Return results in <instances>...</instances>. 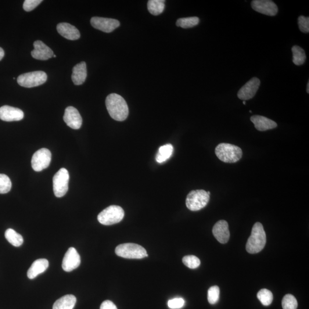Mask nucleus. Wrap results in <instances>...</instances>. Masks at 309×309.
<instances>
[{"mask_svg":"<svg viewBox=\"0 0 309 309\" xmlns=\"http://www.w3.org/2000/svg\"><path fill=\"white\" fill-rule=\"evenodd\" d=\"M199 23V19L197 17H190L186 18H181L177 20V27L182 28H190L195 27Z\"/></svg>","mask_w":309,"mask_h":309,"instance_id":"obj_27","label":"nucleus"},{"mask_svg":"<svg viewBox=\"0 0 309 309\" xmlns=\"http://www.w3.org/2000/svg\"><path fill=\"white\" fill-rule=\"evenodd\" d=\"M81 264L80 255L74 247L68 250L63 260L62 268L65 271L70 272L77 269Z\"/></svg>","mask_w":309,"mask_h":309,"instance_id":"obj_11","label":"nucleus"},{"mask_svg":"<svg viewBox=\"0 0 309 309\" xmlns=\"http://www.w3.org/2000/svg\"><path fill=\"white\" fill-rule=\"evenodd\" d=\"M5 236L6 240L14 246L19 247L23 245L24 239L22 235L12 229L7 230L5 233Z\"/></svg>","mask_w":309,"mask_h":309,"instance_id":"obj_24","label":"nucleus"},{"mask_svg":"<svg viewBox=\"0 0 309 309\" xmlns=\"http://www.w3.org/2000/svg\"><path fill=\"white\" fill-rule=\"evenodd\" d=\"M251 6L256 12L269 16H275L278 11L277 6L270 0H254Z\"/></svg>","mask_w":309,"mask_h":309,"instance_id":"obj_12","label":"nucleus"},{"mask_svg":"<svg viewBox=\"0 0 309 309\" xmlns=\"http://www.w3.org/2000/svg\"><path fill=\"white\" fill-rule=\"evenodd\" d=\"M116 253L118 257L127 259H142L149 256L145 248L132 243L121 244L117 246Z\"/></svg>","mask_w":309,"mask_h":309,"instance_id":"obj_4","label":"nucleus"},{"mask_svg":"<svg viewBox=\"0 0 309 309\" xmlns=\"http://www.w3.org/2000/svg\"><path fill=\"white\" fill-rule=\"evenodd\" d=\"M51 158V153L49 150L46 149L39 150L32 156V167L35 171L40 172L49 166Z\"/></svg>","mask_w":309,"mask_h":309,"instance_id":"obj_9","label":"nucleus"},{"mask_svg":"<svg viewBox=\"0 0 309 309\" xmlns=\"http://www.w3.org/2000/svg\"><path fill=\"white\" fill-rule=\"evenodd\" d=\"M173 151L174 147L171 144L160 147L156 156L157 162L159 163L164 162L171 157Z\"/></svg>","mask_w":309,"mask_h":309,"instance_id":"obj_23","label":"nucleus"},{"mask_svg":"<svg viewBox=\"0 0 309 309\" xmlns=\"http://www.w3.org/2000/svg\"><path fill=\"white\" fill-rule=\"evenodd\" d=\"M250 120L255 128L260 131H265L277 127V124L274 121L264 116H254L251 117Z\"/></svg>","mask_w":309,"mask_h":309,"instance_id":"obj_19","label":"nucleus"},{"mask_svg":"<svg viewBox=\"0 0 309 309\" xmlns=\"http://www.w3.org/2000/svg\"><path fill=\"white\" fill-rule=\"evenodd\" d=\"M87 65L84 62L77 64L73 70L72 80L75 85H80L84 83L87 78Z\"/></svg>","mask_w":309,"mask_h":309,"instance_id":"obj_20","label":"nucleus"},{"mask_svg":"<svg viewBox=\"0 0 309 309\" xmlns=\"http://www.w3.org/2000/svg\"><path fill=\"white\" fill-rule=\"evenodd\" d=\"M42 2V0H26L24 2L23 8L26 12H31Z\"/></svg>","mask_w":309,"mask_h":309,"instance_id":"obj_34","label":"nucleus"},{"mask_svg":"<svg viewBox=\"0 0 309 309\" xmlns=\"http://www.w3.org/2000/svg\"><path fill=\"white\" fill-rule=\"evenodd\" d=\"M298 26L300 30L303 33L309 32V17L301 16L298 18Z\"/></svg>","mask_w":309,"mask_h":309,"instance_id":"obj_33","label":"nucleus"},{"mask_svg":"<svg viewBox=\"0 0 309 309\" xmlns=\"http://www.w3.org/2000/svg\"><path fill=\"white\" fill-rule=\"evenodd\" d=\"M258 300L264 306L268 307L271 305L273 300V295L270 290L261 289L257 294Z\"/></svg>","mask_w":309,"mask_h":309,"instance_id":"obj_28","label":"nucleus"},{"mask_svg":"<svg viewBox=\"0 0 309 309\" xmlns=\"http://www.w3.org/2000/svg\"><path fill=\"white\" fill-rule=\"evenodd\" d=\"M12 188V182L8 176L0 174V193H6Z\"/></svg>","mask_w":309,"mask_h":309,"instance_id":"obj_29","label":"nucleus"},{"mask_svg":"<svg viewBox=\"0 0 309 309\" xmlns=\"http://www.w3.org/2000/svg\"><path fill=\"white\" fill-rule=\"evenodd\" d=\"M219 294L220 290L217 286H214L210 287L208 290V301L211 305L217 303L219 299Z\"/></svg>","mask_w":309,"mask_h":309,"instance_id":"obj_31","label":"nucleus"},{"mask_svg":"<svg viewBox=\"0 0 309 309\" xmlns=\"http://www.w3.org/2000/svg\"><path fill=\"white\" fill-rule=\"evenodd\" d=\"M53 57H56V55H53Z\"/></svg>","mask_w":309,"mask_h":309,"instance_id":"obj_41","label":"nucleus"},{"mask_svg":"<svg viewBox=\"0 0 309 309\" xmlns=\"http://www.w3.org/2000/svg\"><path fill=\"white\" fill-rule=\"evenodd\" d=\"M267 243V235L263 225L257 222L253 226L251 235L247 240L246 249L250 254L260 253L264 249Z\"/></svg>","mask_w":309,"mask_h":309,"instance_id":"obj_2","label":"nucleus"},{"mask_svg":"<svg viewBox=\"0 0 309 309\" xmlns=\"http://www.w3.org/2000/svg\"><path fill=\"white\" fill-rule=\"evenodd\" d=\"M49 267V262L46 259H39L35 261L27 272L28 277L34 279L39 274L46 271Z\"/></svg>","mask_w":309,"mask_h":309,"instance_id":"obj_21","label":"nucleus"},{"mask_svg":"<svg viewBox=\"0 0 309 309\" xmlns=\"http://www.w3.org/2000/svg\"><path fill=\"white\" fill-rule=\"evenodd\" d=\"M282 305L283 309H297L298 302L292 294H287L283 298Z\"/></svg>","mask_w":309,"mask_h":309,"instance_id":"obj_30","label":"nucleus"},{"mask_svg":"<svg viewBox=\"0 0 309 309\" xmlns=\"http://www.w3.org/2000/svg\"><path fill=\"white\" fill-rule=\"evenodd\" d=\"M215 152L219 160L229 163L237 162L241 159L243 154L240 147L229 143L219 144Z\"/></svg>","mask_w":309,"mask_h":309,"instance_id":"obj_3","label":"nucleus"},{"mask_svg":"<svg viewBox=\"0 0 309 309\" xmlns=\"http://www.w3.org/2000/svg\"><path fill=\"white\" fill-rule=\"evenodd\" d=\"M213 235L219 242L225 244L229 241L230 231L228 223L224 220L219 221L215 224L213 229Z\"/></svg>","mask_w":309,"mask_h":309,"instance_id":"obj_17","label":"nucleus"},{"mask_svg":"<svg viewBox=\"0 0 309 309\" xmlns=\"http://www.w3.org/2000/svg\"><path fill=\"white\" fill-rule=\"evenodd\" d=\"M57 30L61 36L70 40H77L80 38V32L70 24L60 23L57 26Z\"/></svg>","mask_w":309,"mask_h":309,"instance_id":"obj_18","label":"nucleus"},{"mask_svg":"<svg viewBox=\"0 0 309 309\" xmlns=\"http://www.w3.org/2000/svg\"><path fill=\"white\" fill-rule=\"evenodd\" d=\"M47 80V75L43 71L31 72L20 75L17 82L21 87L32 88L41 85Z\"/></svg>","mask_w":309,"mask_h":309,"instance_id":"obj_7","label":"nucleus"},{"mask_svg":"<svg viewBox=\"0 0 309 309\" xmlns=\"http://www.w3.org/2000/svg\"><path fill=\"white\" fill-rule=\"evenodd\" d=\"M106 105L111 117L118 121H124L129 114L128 107L123 97L111 93L107 97Z\"/></svg>","mask_w":309,"mask_h":309,"instance_id":"obj_1","label":"nucleus"},{"mask_svg":"<svg viewBox=\"0 0 309 309\" xmlns=\"http://www.w3.org/2000/svg\"><path fill=\"white\" fill-rule=\"evenodd\" d=\"M293 52V62L296 66H301L305 63L307 59L306 54L304 50L300 46L295 45L292 48Z\"/></svg>","mask_w":309,"mask_h":309,"instance_id":"obj_26","label":"nucleus"},{"mask_svg":"<svg viewBox=\"0 0 309 309\" xmlns=\"http://www.w3.org/2000/svg\"><path fill=\"white\" fill-rule=\"evenodd\" d=\"M5 55V53L4 51H3V50L2 49V48L0 47V61H1L2 59L3 56H4Z\"/></svg>","mask_w":309,"mask_h":309,"instance_id":"obj_37","label":"nucleus"},{"mask_svg":"<svg viewBox=\"0 0 309 309\" xmlns=\"http://www.w3.org/2000/svg\"><path fill=\"white\" fill-rule=\"evenodd\" d=\"M207 193L208 194V195H210V192H207Z\"/></svg>","mask_w":309,"mask_h":309,"instance_id":"obj_40","label":"nucleus"},{"mask_svg":"<svg viewBox=\"0 0 309 309\" xmlns=\"http://www.w3.org/2000/svg\"><path fill=\"white\" fill-rule=\"evenodd\" d=\"M244 105H246V102L245 101H243V102Z\"/></svg>","mask_w":309,"mask_h":309,"instance_id":"obj_39","label":"nucleus"},{"mask_svg":"<svg viewBox=\"0 0 309 309\" xmlns=\"http://www.w3.org/2000/svg\"><path fill=\"white\" fill-rule=\"evenodd\" d=\"M185 305V300L182 298H174L168 302V307L171 309H181Z\"/></svg>","mask_w":309,"mask_h":309,"instance_id":"obj_35","label":"nucleus"},{"mask_svg":"<svg viewBox=\"0 0 309 309\" xmlns=\"http://www.w3.org/2000/svg\"><path fill=\"white\" fill-rule=\"evenodd\" d=\"M165 1L163 0H150L147 3L149 12L153 15L157 16L164 11Z\"/></svg>","mask_w":309,"mask_h":309,"instance_id":"obj_25","label":"nucleus"},{"mask_svg":"<svg viewBox=\"0 0 309 309\" xmlns=\"http://www.w3.org/2000/svg\"><path fill=\"white\" fill-rule=\"evenodd\" d=\"M34 50L31 52V55L34 59L39 60H47L54 55L52 50L40 40L34 43Z\"/></svg>","mask_w":309,"mask_h":309,"instance_id":"obj_16","label":"nucleus"},{"mask_svg":"<svg viewBox=\"0 0 309 309\" xmlns=\"http://www.w3.org/2000/svg\"><path fill=\"white\" fill-rule=\"evenodd\" d=\"M70 175L67 169L62 168L54 175L53 178V192L57 197L64 196L68 190Z\"/></svg>","mask_w":309,"mask_h":309,"instance_id":"obj_8","label":"nucleus"},{"mask_svg":"<svg viewBox=\"0 0 309 309\" xmlns=\"http://www.w3.org/2000/svg\"><path fill=\"white\" fill-rule=\"evenodd\" d=\"M210 200V195L203 190H193L187 196L186 206L190 210L199 211L207 206Z\"/></svg>","mask_w":309,"mask_h":309,"instance_id":"obj_6","label":"nucleus"},{"mask_svg":"<svg viewBox=\"0 0 309 309\" xmlns=\"http://www.w3.org/2000/svg\"><path fill=\"white\" fill-rule=\"evenodd\" d=\"M261 84L260 79L253 77L243 86L238 92V98L246 101L252 99L256 95Z\"/></svg>","mask_w":309,"mask_h":309,"instance_id":"obj_13","label":"nucleus"},{"mask_svg":"<svg viewBox=\"0 0 309 309\" xmlns=\"http://www.w3.org/2000/svg\"><path fill=\"white\" fill-rule=\"evenodd\" d=\"M63 119L68 126L71 128L78 129L81 127L82 117L78 110L74 107L67 108L65 110Z\"/></svg>","mask_w":309,"mask_h":309,"instance_id":"obj_14","label":"nucleus"},{"mask_svg":"<svg viewBox=\"0 0 309 309\" xmlns=\"http://www.w3.org/2000/svg\"><path fill=\"white\" fill-rule=\"evenodd\" d=\"M183 263L190 269H195L200 265L199 259L194 256H187L183 257Z\"/></svg>","mask_w":309,"mask_h":309,"instance_id":"obj_32","label":"nucleus"},{"mask_svg":"<svg viewBox=\"0 0 309 309\" xmlns=\"http://www.w3.org/2000/svg\"><path fill=\"white\" fill-rule=\"evenodd\" d=\"M92 26L97 30L111 33L120 26V23L117 20L99 17H93L91 20Z\"/></svg>","mask_w":309,"mask_h":309,"instance_id":"obj_10","label":"nucleus"},{"mask_svg":"<svg viewBox=\"0 0 309 309\" xmlns=\"http://www.w3.org/2000/svg\"><path fill=\"white\" fill-rule=\"evenodd\" d=\"M100 309H117V308L112 301L107 300L103 302Z\"/></svg>","mask_w":309,"mask_h":309,"instance_id":"obj_36","label":"nucleus"},{"mask_svg":"<svg viewBox=\"0 0 309 309\" xmlns=\"http://www.w3.org/2000/svg\"><path fill=\"white\" fill-rule=\"evenodd\" d=\"M24 116L23 111L17 108L9 106L0 107V119L3 121H20L23 119Z\"/></svg>","mask_w":309,"mask_h":309,"instance_id":"obj_15","label":"nucleus"},{"mask_svg":"<svg viewBox=\"0 0 309 309\" xmlns=\"http://www.w3.org/2000/svg\"><path fill=\"white\" fill-rule=\"evenodd\" d=\"M77 303V298L68 294L57 300L53 304L52 309H73Z\"/></svg>","mask_w":309,"mask_h":309,"instance_id":"obj_22","label":"nucleus"},{"mask_svg":"<svg viewBox=\"0 0 309 309\" xmlns=\"http://www.w3.org/2000/svg\"><path fill=\"white\" fill-rule=\"evenodd\" d=\"M124 217V211L121 207L112 205L103 210L98 216V220L103 225L110 226L119 223Z\"/></svg>","mask_w":309,"mask_h":309,"instance_id":"obj_5","label":"nucleus"},{"mask_svg":"<svg viewBox=\"0 0 309 309\" xmlns=\"http://www.w3.org/2000/svg\"><path fill=\"white\" fill-rule=\"evenodd\" d=\"M307 93H309V82L308 81V84H307Z\"/></svg>","mask_w":309,"mask_h":309,"instance_id":"obj_38","label":"nucleus"}]
</instances>
